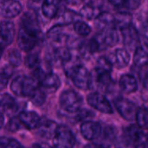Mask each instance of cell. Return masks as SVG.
<instances>
[{"mask_svg": "<svg viewBox=\"0 0 148 148\" xmlns=\"http://www.w3.org/2000/svg\"><path fill=\"white\" fill-rule=\"evenodd\" d=\"M41 29L35 16L26 12L21 20L17 36V44L23 51H31L38 44L41 38Z\"/></svg>", "mask_w": 148, "mask_h": 148, "instance_id": "6da1fadb", "label": "cell"}, {"mask_svg": "<svg viewBox=\"0 0 148 148\" xmlns=\"http://www.w3.org/2000/svg\"><path fill=\"white\" fill-rule=\"evenodd\" d=\"M38 82L31 76L20 75L15 77L10 83V90L19 97L30 98L38 89Z\"/></svg>", "mask_w": 148, "mask_h": 148, "instance_id": "7a4b0ae2", "label": "cell"}, {"mask_svg": "<svg viewBox=\"0 0 148 148\" xmlns=\"http://www.w3.org/2000/svg\"><path fill=\"white\" fill-rule=\"evenodd\" d=\"M65 71L76 88L82 90L90 88L92 84V76L84 66L79 63H75L66 66Z\"/></svg>", "mask_w": 148, "mask_h": 148, "instance_id": "3957f363", "label": "cell"}, {"mask_svg": "<svg viewBox=\"0 0 148 148\" xmlns=\"http://www.w3.org/2000/svg\"><path fill=\"white\" fill-rule=\"evenodd\" d=\"M83 100L82 95L73 89L63 91L59 98L61 108L67 113H78L81 110Z\"/></svg>", "mask_w": 148, "mask_h": 148, "instance_id": "277c9868", "label": "cell"}, {"mask_svg": "<svg viewBox=\"0 0 148 148\" xmlns=\"http://www.w3.org/2000/svg\"><path fill=\"white\" fill-rule=\"evenodd\" d=\"M75 138L73 133L65 126H59V128L53 139L54 148H74Z\"/></svg>", "mask_w": 148, "mask_h": 148, "instance_id": "5b68a950", "label": "cell"}, {"mask_svg": "<svg viewBox=\"0 0 148 148\" xmlns=\"http://www.w3.org/2000/svg\"><path fill=\"white\" fill-rule=\"evenodd\" d=\"M114 104L120 114L125 120L131 121L136 118V114L139 109H137L136 105L131 101L123 97H119L114 101Z\"/></svg>", "mask_w": 148, "mask_h": 148, "instance_id": "8992f818", "label": "cell"}, {"mask_svg": "<svg viewBox=\"0 0 148 148\" xmlns=\"http://www.w3.org/2000/svg\"><path fill=\"white\" fill-rule=\"evenodd\" d=\"M88 103L90 107L95 110L107 114H111L114 113L113 107L109 101L100 93H92L87 98Z\"/></svg>", "mask_w": 148, "mask_h": 148, "instance_id": "52a82bcc", "label": "cell"}, {"mask_svg": "<svg viewBox=\"0 0 148 148\" xmlns=\"http://www.w3.org/2000/svg\"><path fill=\"white\" fill-rule=\"evenodd\" d=\"M94 38L96 41L100 50L106 49V48L108 47H113L119 41V36L115 29H108L101 30V32L96 34Z\"/></svg>", "mask_w": 148, "mask_h": 148, "instance_id": "ba28073f", "label": "cell"}, {"mask_svg": "<svg viewBox=\"0 0 148 148\" xmlns=\"http://www.w3.org/2000/svg\"><path fill=\"white\" fill-rule=\"evenodd\" d=\"M81 133L86 140H94L101 136L102 129L99 122L86 121L81 125Z\"/></svg>", "mask_w": 148, "mask_h": 148, "instance_id": "9c48e42d", "label": "cell"}, {"mask_svg": "<svg viewBox=\"0 0 148 148\" xmlns=\"http://www.w3.org/2000/svg\"><path fill=\"white\" fill-rule=\"evenodd\" d=\"M124 136L136 146L143 144L148 137L147 134H146L143 129L138 125H131L126 127L124 130Z\"/></svg>", "mask_w": 148, "mask_h": 148, "instance_id": "30bf717a", "label": "cell"}, {"mask_svg": "<svg viewBox=\"0 0 148 148\" xmlns=\"http://www.w3.org/2000/svg\"><path fill=\"white\" fill-rule=\"evenodd\" d=\"M15 36V24L10 21L1 22V48L4 49L5 47L10 45L14 41Z\"/></svg>", "mask_w": 148, "mask_h": 148, "instance_id": "8fae6325", "label": "cell"}, {"mask_svg": "<svg viewBox=\"0 0 148 148\" xmlns=\"http://www.w3.org/2000/svg\"><path fill=\"white\" fill-rule=\"evenodd\" d=\"M22 11V3L19 1L10 0V1H1L0 12L3 17L12 18L16 16Z\"/></svg>", "mask_w": 148, "mask_h": 148, "instance_id": "7c38bea8", "label": "cell"}, {"mask_svg": "<svg viewBox=\"0 0 148 148\" xmlns=\"http://www.w3.org/2000/svg\"><path fill=\"white\" fill-rule=\"evenodd\" d=\"M121 35H122V39H123V43L124 45L128 48V49H135L139 47L140 43V35L137 30V29L131 25L130 27L121 30Z\"/></svg>", "mask_w": 148, "mask_h": 148, "instance_id": "4fadbf2b", "label": "cell"}, {"mask_svg": "<svg viewBox=\"0 0 148 148\" xmlns=\"http://www.w3.org/2000/svg\"><path fill=\"white\" fill-rule=\"evenodd\" d=\"M18 119L22 125L28 129L38 128L41 124V118L35 111H23L19 114Z\"/></svg>", "mask_w": 148, "mask_h": 148, "instance_id": "5bb4252c", "label": "cell"}, {"mask_svg": "<svg viewBox=\"0 0 148 148\" xmlns=\"http://www.w3.org/2000/svg\"><path fill=\"white\" fill-rule=\"evenodd\" d=\"M130 55L125 49H117L110 55V62L118 69L126 68L130 62Z\"/></svg>", "mask_w": 148, "mask_h": 148, "instance_id": "9a60e30c", "label": "cell"}, {"mask_svg": "<svg viewBox=\"0 0 148 148\" xmlns=\"http://www.w3.org/2000/svg\"><path fill=\"white\" fill-rule=\"evenodd\" d=\"M58 128L59 125L56 122L50 120H45L43 121H41V124L37 128V134L40 137L46 140L54 139Z\"/></svg>", "mask_w": 148, "mask_h": 148, "instance_id": "2e32d148", "label": "cell"}, {"mask_svg": "<svg viewBox=\"0 0 148 148\" xmlns=\"http://www.w3.org/2000/svg\"><path fill=\"white\" fill-rule=\"evenodd\" d=\"M39 84L44 89L50 90V91H56L61 86V80L56 74L49 72V73H46L43 75V77L40 80Z\"/></svg>", "mask_w": 148, "mask_h": 148, "instance_id": "e0dca14e", "label": "cell"}, {"mask_svg": "<svg viewBox=\"0 0 148 148\" xmlns=\"http://www.w3.org/2000/svg\"><path fill=\"white\" fill-rule=\"evenodd\" d=\"M119 86L121 89L127 94H132L138 90V82L131 74L123 75L120 78Z\"/></svg>", "mask_w": 148, "mask_h": 148, "instance_id": "ac0fdd59", "label": "cell"}, {"mask_svg": "<svg viewBox=\"0 0 148 148\" xmlns=\"http://www.w3.org/2000/svg\"><path fill=\"white\" fill-rule=\"evenodd\" d=\"M133 16L127 11H120L114 15V28L123 30L132 25Z\"/></svg>", "mask_w": 148, "mask_h": 148, "instance_id": "d6986e66", "label": "cell"}, {"mask_svg": "<svg viewBox=\"0 0 148 148\" xmlns=\"http://www.w3.org/2000/svg\"><path fill=\"white\" fill-rule=\"evenodd\" d=\"M1 108L2 113L6 112L7 114H13L18 109V104L14 97L5 93L1 95Z\"/></svg>", "mask_w": 148, "mask_h": 148, "instance_id": "ffe728a7", "label": "cell"}, {"mask_svg": "<svg viewBox=\"0 0 148 148\" xmlns=\"http://www.w3.org/2000/svg\"><path fill=\"white\" fill-rule=\"evenodd\" d=\"M96 26H98L101 30L114 28V15L109 12H101L96 18Z\"/></svg>", "mask_w": 148, "mask_h": 148, "instance_id": "44dd1931", "label": "cell"}, {"mask_svg": "<svg viewBox=\"0 0 148 148\" xmlns=\"http://www.w3.org/2000/svg\"><path fill=\"white\" fill-rule=\"evenodd\" d=\"M134 63L139 67L142 68L148 65V47L147 46H139L134 55Z\"/></svg>", "mask_w": 148, "mask_h": 148, "instance_id": "7402d4cb", "label": "cell"}, {"mask_svg": "<svg viewBox=\"0 0 148 148\" xmlns=\"http://www.w3.org/2000/svg\"><path fill=\"white\" fill-rule=\"evenodd\" d=\"M59 2L46 0L42 3L41 9L43 16L47 18H54L59 12Z\"/></svg>", "mask_w": 148, "mask_h": 148, "instance_id": "603a6c76", "label": "cell"}, {"mask_svg": "<svg viewBox=\"0 0 148 148\" xmlns=\"http://www.w3.org/2000/svg\"><path fill=\"white\" fill-rule=\"evenodd\" d=\"M101 8L95 4V3H88L85 4L80 10L81 16L86 19H94L97 18L101 14Z\"/></svg>", "mask_w": 148, "mask_h": 148, "instance_id": "cb8c5ba5", "label": "cell"}, {"mask_svg": "<svg viewBox=\"0 0 148 148\" xmlns=\"http://www.w3.org/2000/svg\"><path fill=\"white\" fill-rule=\"evenodd\" d=\"M79 17H81L80 14H77L76 12H75L71 10H64L60 14V20H61L60 24L67 25L71 23H75L77 21H79V19H78Z\"/></svg>", "mask_w": 148, "mask_h": 148, "instance_id": "d4e9b609", "label": "cell"}, {"mask_svg": "<svg viewBox=\"0 0 148 148\" xmlns=\"http://www.w3.org/2000/svg\"><path fill=\"white\" fill-rule=\"evenodd\" d=\"M112 66H113V64L110 62L109 58H107L105 56H101L96 61L95 71L101 72V73L110 74L112 72Z\"/></svg>", "mask_w": 148, "mask_h": 148, "instance_id": "484cf974", "label": "cell"}, {"mask_svg": "<svg viewBox=\"0 0 148 148\" xmlns=\"http://www.w3.org/2000/svg\"><path fill=\"white\" fill-rule=\"evenodd\" d=\"M109 3L111 4H113L115 8L125 9V10H136L140 5V2L135 1V0H130V1H118V0H116V1H110Z\"/></svg>", "mask_w": 148, "mask_h": 148, "instance_id": "4316f807", "label": "cell"}, {"mask_svg": "<svg viewBox=\"0 0 148 148\" xmlns=\"http://www.w3.org/2000/svg\"><path fill=\"white\" fill-rule=\"evenodd\" d=\"M137 125L143 128H148V109L146 108H141L138 110L136 114Z\"/></svg>", "mask_w": 148, "mask_h": 148, "instance_id": "83f0119b", "label": "cell"}, {"mask_svg": "<svg viewBox=\"0 0 148 148\" xmlns=\"http://www.w3.org/2000/svg\"><path fill=\"white\" fill-rule=\"evenodd\" d=\"M74 29H75V33L81 36H87L91 32L90 26L87 23L81 21V20H79L74 23Z\"/></svg>", "mask_w": 148, "mask_h": 148, "instance_id": "f1b7e54d", "label": "cell"}, {"mask_svg": "<svg viewBox=\"0 0 148 148\" xmlns=\"http://www.w3.org/2000/svg\"><path fill=\"white\" fill-rule=\"evenodd\" d=\"M13 74V67L11 65H5L1 69V89H3Z\"/></svg>", "mask_w": 148, "mask_h": 148, "instance_id": "f546056e", "label": "cell"}, {"mask_svg": "<svg viewBox=\"0 0 148 148\" xmlns=\"http://www.w3.org/2000/svg\"><path fill=\"white\" fill-rule=\"evenodd\" d=\"M25 62L27 67H29V69H36L38 68H40V64H41V61H40V57H39V54L37 52H32L29 53L25 59Z\"/></svg>", "mask_w": 148, "mask_h": 148, "instance_id": "4dcf8cb0", "label": "cell"}, {"mask_svg": "<svg viewBox=\"0 0 148 148\" xmlns=\"http://www.w3.org/2000/svg\"><path fill=\"white\" fill-rule=\"evenodd\" d=\"M8 61L10 62V65H11L13 68L20 66L22 63V56L20 51L16 49H11L9 52Z\"/></svg>", "mask_w": 148, "mask_h": 148, "instance_id": "1f68e13d", "label": "cell"}, {"mask_svg": "<svg viewBox=\"0 0 148 148\" xmlns=\"http://www.w3.org/2000/svg\"><path fill=\"white\" fill-rule=\"evenodd\" d=\"M95 80L98 84L101 87H108L112 83V78L108 73H101L95 71Z\"/></svg>", "mask_w": 148, "mask_h": 148, "instance_id": "d6a6232c", "label": "cell"}, {"mask_svg": "<svg viewBox=\"0 0 148 148\" xmlns=\"http://www.w3.org/2000/svg\"><path fill=\"white\" fill-rule=\"evenodd\" d=\"M29 99L36 106H42L46 100V94L42 89L38 88V89L33 94V95Z\"/></svg>", "mask_w": 148, "mask_h": 148, "instance_id": "836d02e7", "label": "cell"}, {"mask_svg": "<svg viewBox=\"0 0 148 148\" xmlns=\"http://www.w3.org/2000/svg\"><path fill=\"white\" fill-rule=\"evenodd\" d=\"M1 148H24V147L14 139L3 137L1 139Z\"/></svg>", "mask_w": 148, "mask_h": 148, "instance_id": "e575fe53", "label": "cell"}, {"mask_svg": "<svg viewBox=\"0 0 148 148\" xmlns=\"http://www.w3.org/2000/svg\"><path fill=\"white\" fill-rule=\"evenodd\" d=\"M137 146L134 144L131 140H129L127 138H126L124 135L120 138L115 145V148H136Z\"/></svg>", "mask_w": 148, "mask_h": 148, "instance_id": "d590c367", "label": "cell"}, {"mask_svg": "<svg viewBox=\"0 0 148 148\" xmlns=\"http://www.w3.org/2000/svg\"><path fill=\"white\" fill-rule=\"evenodd\" d=\"M20 125H21V122H20L19 119L14 117V118L10 120V121L8 123V126H7V128H8L9 131L14 133V132H16L17 130H19Z\"/></svg>", "mask_w": 148, "mask_h": 148, "instance_id": "8d00e7d4", "label": "cell"}, {"mask_svg": "<svg viewBox=\"0 0 148 148\" xmlns=\"http://www.w3.org/2000/svg\"><path fill=\"white\" fill-rule=\"evenodd\" d=\"M103 136H105V139L108 140H113L116 136V131L114 127H108L105 129Z\"/></svg>", "mask_w": 148, "mask_h": 148, "instance_id": "74e56055", "label": "cell"}, {"mask_svg": "<svg viewBox=\"0 0 148 148\" xmlns=\"http://www.w3.org/2000/svg\"><path fill=\"white\" fill-rule=\"evenodd\" d=\"M91 114V112H89L88 110L87 109H81L78 113H77V118H78V121H82V120H85L87 118H88Z\"/></svg>", "mask_w": 148, "mask_h": 148, "instance_id": "f35d334b", "label": "cell"}, {"mask_svg": "<svg viewBox=\"0 0 148 148\" xmlns=\"http://www.w3.org/2000/svg\"><path fill=\"white\" fill-rule=\"evenodd\" d=\"M142 37L145 42V45L148 47V21L146 22L142 28Z\"/></svg>", "mask_w": 148, "mask_h": 148, "instance_id": "ab89813d", "label": "cell"}, {"mask_svg": "<svg viewBox=\"0 0 148 148\" xmlns=\"http://www.w3.org/2000/svg\"><path fill=\"white\" fill-rule=\"evenodd\" d=\"M143 84H144V88L148 91V72L146 74V75H145V77H144Z\"/></svg>", "mask_w": 148, "mask_h": 148, "instance_id": "60d3db41", "label": "cell"}, {"mask_svg": "<svg viewBox=\"0 0 148 148\" xmlns=\"http://www.w3.org/2000/svg\"><path fill=\"white\" fill-rule=\"evenodd\" d=\"M100 145H97V144H95V143H91V144H88L85 146L84 148H99Z\"/></svg>", "mask_w": 148, "mask_h": 148, "instance_id": "b9f144b4", "label": "cell"}, {"mask_svg": "<svg viewBox=\"0 0 148 148\" xmlns=\"http://www.w3.org/2000/svg\"><path fill=\"white\" fill-rule=\"evenodd\" d=\"M99 148H110L108 146H105V145H100Z\"/></svg>", "mask_w": 148, "mask_h": 148, "instance_id": "7bdbcfd3", "label": "cell"}]
</instances>
